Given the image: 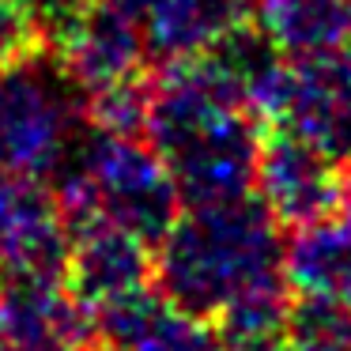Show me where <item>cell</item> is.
Returning <instances> with one entry per match:
<instances>
[{
    "mask_svg": "<svg viewBox=\"0 0 351 351\" xmlns=\"http://www.w3.org/2000/svg\"><path fill=\"white\" fill-rule=\"evenodd\" d=\"M291 61V57H287ZM272 129H287L310 144L351 155V46L321 57H298L287 69V95Z\"/></svg>",
    "mask_w": 351,
    "mask_h": 351,
    "instance_id": "obj_8",
    "label": "cell"
},
{
    "mask_svg": "<svg viewBox=\"0 0 351 351\" xmlns=\"http://www.w3.org/2000/svg\"><path fill=\"white\" fill-rule=\"evenodd\" d=\"M69 227L49 182L0 174V276H64Z\"/></svg>",
    "mask_w": 351,
    "mask_h": 351,
    "instance_id": "obj_7",
    "label": "cell"
},
{
    "mask_svg": "<svg viewBox=\"0 0 351 351\" xmlns=\"http://www.w3.org/2000/svg\"><path fill=\"white\" fill-rule=\"evenodd\" d=\"M280 230L261 197L182 208L155 245V287L189 317L215 325L245 295L287 283Z\"/></svg>",
    "mask_w": 351,
    "mask_h": 351,
    "instance_id": "obj_1",
    "label": "cell"
},
{
    "mask_svg": "<svg viewBox=\"0 0 351 351\" xmlns=\"http://www.w3.org/2000/svg\"><path fill=\"white\" fill-rule=\"evenodd\" d=\"M0 336L12 351H95V313L64 276H0Z\"/></svg>",
    "mask_w": 351,
    "mask_h": 351,
    "instance_id": "obj_4",
    "label": "cell"
},
{
    "mask_svg": "<svg viewBox=\"0 0 351 351\" xmlns=\"http://www.w3.org/2000/svg\"><path fill=\"white\" fill-rule=\"evenodd\" d=\"M253 19L291 61L351 46V0H253Z\"/></svg>",
    "mask_w": 351,
    "mask_h": 351,
    "instance_id": "obj_10",
    "label": "cell"
},
{
    "mask_svg": "<svg viewBox=\"0 0 351 351\" xmlns=\"http://www.w3.org/2000/svg\"><path fill=\"white\" fill-rule=\"evenodd\" d=\"M0 351H12V348H8V340H4V336H0Z\"/></svg>",
    "mask_w": 351,
    "mask_h": 351,
    "instance_id": "obj_14",
    "label": "cell"
},
{
    "mask_svg": "<svg viewBox=\"0 0 351 351\" xmlns=\"http://www.w3.org/2000/svg\"><path fill=\"white\" fill-rule=\"evenodd\" d=\"M53 42L87 95L152 72L140 19L110 0H87Z\"/></svg>",
    "mask_w": 351,
    "mask_h": 351,
    "instance_id": "obj_6",
    "label": "cell"
},
{
    "mask_svg": "<svg viewBox=\"0 0 351 351\" xmlns=\"http://www.w3.org/2000/svg\"><path fill=\"white\" fill-rule=\"evenodd\" d=\"M283 276L295 295L351 302V223L340 215L291 230L283 245Z\"/></svg>",
    "mask_w": 351,
    "mask_h": 351,
    "instance_id": "obj_11",
    "label": "cell"
},
{
    "mask_svg": "<svg viewBox=\"0 0 351 351\" xmlns=\"http://www.w3.org/2000/svg\"><path fill=\"white\" fill-rule=\"evenodd\" d=\"M283 343L287 351H351V302L291 291Z\"/></svg>",
    "mask_w": 351,
    "mask_h": 351,
    "instance_id": "obj_12",
    "label": "cell"
},
{
    "mask_svg": "<svg viewBox=\"0 0 351 351\" xmlns=\"http://www.w3.org/2000/svg\"><path fill=\"white\" fill-rule=\"evenodd\" d=\"M69 227V261L64 283L84 306H102L110 298L155 283V245L121 223L99 212L72 215Z\"/></svg>",
    "mask_w": 351,
    "mask_h": 351,
    "instance_id": "obj_5",
    "label": "cell"
},
{
    "mask_svg": "<svg viewBox=\"0 0 351 351\" xmlns=\"http://www.w3.org/2000/svg\"><path fill=\"white\" fill-rule=\"evenodd\" d=\"M340 219L351 223V155L343 159V178H340Z\"/></svg>",
    "mask_w": 351,
    "mask_h": 351,
    "instance_id": "obj_13",
    "label": "cell"
},
{
    "mask_svg": "<svg viewBox=\"0 0 351 351\" xmlns=\"http://www.w3.org/2000/svg\"><path fill=\"white\" fill-rule=\"evenodd\" d=\"M253 19V0H155L140 19L152 64L189 61Z\"/></svg>",
    "mask_w": 351,
    "mask_h": 351,
    "instance_id": "obj_9",
    "label": "cell"
},
{
    "mask_svg": "<svg viewBox=\"0 0 351 351\" xmlns=\"http://www.w3.org/2000/svg\"><path fill=\"white\" fill-rule=\"evenodd\" d=\"M87 121V91L53 38L0 57V174L49 182Z\"/></svg>",
    "mask_w": 351,
    "mask_h": 351,
    "instance_id": "obj_2",
    "label": "cell"
},
{
    "mask_svg": "<svg viewBox=\"0 0 351 351\" xmlns=\"http://www.w3.org/2000/svg\"><path fill=\"white\" fill-rule=\"evenodd\" d=\"M340 178L343 159L295 132L272 129L261 140L253 189L283 230L310 227L340 212Z\"/></svg>",
    "mask_w": 351,
    "mask_h": 351,
    "instance_id": "obj_3",
    "label": "cell"
}]
</instances>
